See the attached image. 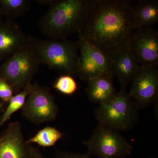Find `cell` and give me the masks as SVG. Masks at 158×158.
I'll return each mask as SVG.
<instances>
[{"label": "cell", "instance_id": "6da1fadb", "mask_svg": "<svg viewBox=\"0 0 158 158\" xmlns=\"http://www.w3.org/2000/svg\"><path fill=\"white\" fill-rule=\"evenodd\" d=\"M135 31L128 0H95L81 35L111 57L128 46Z\"/></svg>", "mask_w": 158, "mask_h": 158}, {"label": "cell", "instance_id": "7a4b0ae2", "mask_svg": "<svg viewBox=\"0 0 158 158\" xmlns=\"http://www.w3.org/2000/svg\"><path fill=\"white\" fill-rule=\"evenodd\" d=\"M95 0H56L39 19L43 35L49 39H66L81 34L88 22Z\"/></svg>", "mask_w": 158, "mask_h": 158}, {"label": "cell", "instance_id": "3957f363", "mask_svg": "<svg viewBox=\"0 0 158 158\" xmlns=\"http://www.w3.org/2000/svg\"><path fill=\"white\" fill-rule=\"evenodd\" d=\"M30 45L40 64L62 75L77 77L80 56L78 41L68 40H41L31 36Z\"/></svg>", "mask_w": 158, "mask_h": 158}, {"label": "cell", "instance_id": "277c9868", "mask_svg": "<svg viewBox=\"0 0 158 158\" xmlns=\"http://www.w3.org/2000/svg\"><path fill=\"white\" fill-rule=\"evenodd\" d=\"M139 110L125 89H121L110 101L98 105L94 115L99 124L126 132L135 126Z\"/></svg>", "mask_w": 158, "mask_h": 158}, {"label": "cell", "instance_id": "5b68a950", "mask_svg": "<svg viewBox=\"0 0 158 158\" xmlns=\"http://www.w3.org/2000/svg\"><path fill=\"white\" fill-rule=\"evenodd\" d=\"M40 65L29 42L27 45L2 62L0 65V77L11 86L16 94L32 83Z\"/></svg>", "mask_w": 158, "mask_h": 158}, {"label": "cell", "instance_id": "8992f818", "mask_svg": "<svg viewBox=\"0 0 158 158\" xmlns=\"http://www.w3.org/2000/svg\"><path fill=\"white\" fill-rule=\"evenodd\" d=\"M83 144L88 150L87 153L96 158H125L133 148L119 131L99 123Z\"/></svg>", "mask_w": 158, "mask_h": 158}, {"label": "cell", "instance_id": "52a82bcc", "mask_svg": "<svg viewBox=\"0 0 158 158\" xmlns=\"http://www.w3.org/2000/svg\"><path fill=\"white\" fill-rule=\"evenodd\" d=\"M21 111L26 119L40 124L54 120L58 116L59 108L50 89L35 82Z\"/></svg>", "mask_w": 158, "mask_h": 158}, {"label": "cell", "instance_id": "ba28073f", "mask_svg": "<svg viewBox=\"0 0 158 158\" xmlns=\"http://www.w3.org/2000/svg\"><path fill=\"white\" fill-rule=\"evenodd\" d=\"M80 62L77 77L82 81L102 76H113L110 57L79 34Z\"/></svg>", "mask_w": 158, "mask_h": 158}, {"label": "cell", "instance_id": "9c48e42d", "mask_svg": "<svg viewBox=\"0 0 158 158\" xmlns=\"http://www.w3.org/2000/svg\"><path fill=\"white\" fill-rule=\"evenodd\" d=\"M131 82L128 94L139 110L148 108L156 102L158 94L157 68L140 65Z\"/></svg>", "mask_w": 158, "mask_h": 158}, {"label": "cell", "instance_id": "30bf717a", "mask_svg": "<svg viewBox=\"0 0 158 158\" xmlns=\"http://www.w3.org/2000/svg\"><path fill=\"white\" fill-rule=\"evenodd\" d=\"M140 65L157 68L158 32L152 27L136 30L129 44Z\"/></svg>", "mask_w": 158, "mask_h": 158}, {"label": "cell", "instance_id": "8fae6325", "mask_svg": "<svg viewBox=\"0 0 158 158\" xmlns=\"http://www.w3.org/2000/svg\"><path fill=\"white\" fill-rule=\"evenodd\" d=\"M31 36L15 21H0V62H4L29 44Z\"/></svg>", "mask_w": 158, "mask_h": 158}, {"label": "cell", "instance_id": "7c38bea8", "mask_svg": "<svg viewBox=\"0 0 158 158\" xmlns=\"http://www.w3.org/2000/svg\"><path fill=\"white\" fill-rule=\"evenodd\" d=\"M31 145L24 138L20 123H11L0 136V158H28Z\"/></svg>", "mask_w": 158, "mask_h": 158}, {"label": "cell", "instance_id": "4fadbf2b", "mask_svg": "<svg viewBox=\"0 0 158 158\" xmlns=\"http://www.w3.org/2000/svg\"><path fill=\"white\" fill-rule=\"evenodd\" d=\"M113 76H116L121 85L125 89L132 82L140 65L134 56L129 45L111 57Z\"/></svg>", "mask_w": 158, "mask_h": 158}, {"label": "cell", "instance_id": "5bb4252c", "mask_svg": "<svg viewBox=\"0 0 158 158\" xmlns=\"http://www.w3.org/2000/svg\"><path fill=\"white\" fill-rule=\"evenodd\" d=\"M112 75L102 76L89 80L86 88L90 101L100 105L106 102L116 94Z\"/></svg>", "mask_w": 158, "mask_h": 158}, {"label": "cell", "instance_id": "9a60e30c", "mask_svg": "<svg viewBox=\"0 0 158 158\" xmlns=\"http://www.w3.org/2000/svg\"><path fill=\"white\" fill-rule=\"evenodd\" d=\"M135 30L150 27L158 21V1H139L133 6Z\"/></svg>", "mask_w": 158, "mask_h": 158}, {"label": "cell", "instance_id": "2e32d148", "mask_svg": "<svg viewBox=\"0 0 158 158\" xmlns=\"http://www.w3.org/2000/svg\"><path fill=\"white\" fill-rule=\"evenodd\" d=\"M30 0H0V14L6 19L15 21L31 10Z\"/></svg>", "mask_w": 158, "mask_h": 158}, {"label": "cell", "instance_id": "e0dca14e", "mask_svg": "<svg viewBox=\"0 0 158 158\" xmlns=\"http://www.w3.org/2000/svg\"><path fill=\"white\" fill-rule=\"evenodd\" d=\"M33 87V84L31 83L13 96L8 103L9 105L5 112L0 117V127L10 119L11 116L15 113L22 109Z\"/></svg>", "mask_w": 158, "mask_h": 158}, {"label": "cell", "instance_id": "ac0fdd59", "mask_svg": "<svg viewBox=\"0 0 158 158\" xmlns=\"http://www.w3.org/2000/svg\"><path fill=\"white\" fill-rule=\"evenodd\" d=\"M63 137V134L56 128L46 127L40 130L27 141L29 144L35 143L43 147L55 146L57 141Z\"/></svg>", "mask_w": 158, "mask_h": 158}, {"label": "cell", "instance_id": "d6986e66", "mask_svg": "<svg viewBox=\"0 0 158 158\" xmlns=\"http://www.w3.org/2000/svg\"><path fill=\"white\" fill-rule=\"evenodd\" d=\"M53 88L65 95L74 94L77 90V85L73 77L68 75H62L57 79Z\"/></svg>", "mask_w": 158, "mask_h": 158}, {"label": "cell", "instance_id": "ffe728a7", "mask_svg": "<svg viewBox=\"0 0 158 158\" xmlns=\"http://www.w3.org/2000/svg\"><path fill=\"white\" fill-rule=\"evenodd\" d=\"M14 93L13 88L0 77V99L5 103H9Z\"/></svg>", "mask_w": 158, "mask_h": 158}, {"label": "cell", "instance_id": "44dd1931", "mask_svg": "<svg viewBox=\"0 0 158 158\" xmlns=\"http://www.w3.org/2000/svg\"><path fill=\"white\" fill-rule=\"evenodd\" d=\"M55 158H93L88 153H75L68 152L57 151Z\"/></svg>", "mask_w": 158, "mask_h": 158}, {"label": "cell", "instance_id": "7402d4cb", "mask_svg": "<svg viewBox=\"0 0 158 158\" xmlns=\"http://www.w3.org/2000/svg\"><path fill=\"white\" fill-rule=\"evenodd\" d=\"M28 158H47L43 155L38 148L32 147L31 145Z\"/></svg>", "mask_w": 158, "mask_h": 158}, {"label": "cell", "instance_id": "603a6c76", "mask_svg": "<svg viewBox=\"0 0 158 158\" xmlns=\"http://www.w3.org/2000/svg\"><path fill=\"white\" fill-rule=\"evenodd\" d=\"M56 0H37L36 2L42 6H51L56 2Z\"/></svg>", "mask_w": 158, "mask_h": 158}, {"label": "cell", "instance_id": "cb8c5ba5", "mask_svg": "<svg viewBox=\"0 0 158 158\" xmlns=\"http://www.w3.org/2000/svg\"><path fill=\"white\" fill-rule=\"evenodd\" d=\"M4 104H5V103L0 99V114L3 111V109H4Z\"/></svg>", "mask_w": 158, "mask_h": 158}, {"label": "cell", "instance_id": "d4e9b609", "mask_svg": "<svg viewBox=\"0 0 158 158\" xmlns=\"http://www.w3.org/2000/svg\"><path fill=\"white\" fill-rule=\"evenodd\" d=\"M2 16H1V14H0V21H2Z\"/></svg>", "mask_w": 158, "mask_h": 158}, {"label": "cell", "instance_id": "484cf974", "mask_svg": "<svg viewBox=\"0 0 158 158\" xmlns=\"http://www.w3.org/2000/svg\"><path fill=\"white\" fill-rule=\"evenodd\" d=\"M157 158L156 157H147V158Z\"/></svg>", "mask_w": 158, "mask_h": 158}]
</instances>
